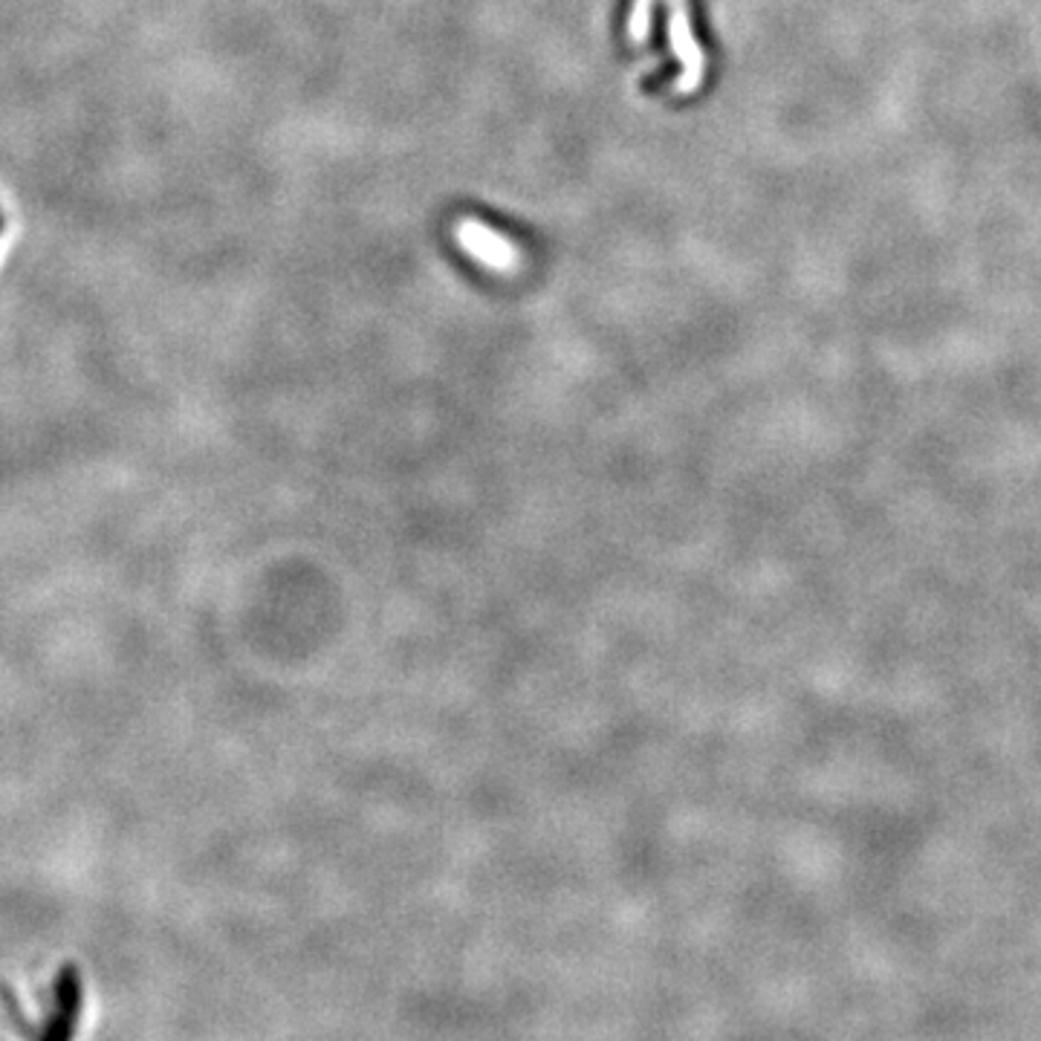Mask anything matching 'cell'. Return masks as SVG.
Instances as JSON below:
<instances>
[{"instance_id": "obj_1", "label": "cell", "mask_w": 1041, "mask_h": 1041, "mask_svg": "<svg viewBox=\"0 0 1041 1041\" xmlns=\"http://www.w3.org/2000/svg\"><path fill=\"white\" fill-rule=\"evenodd\" d=\"M84 1007V981L75 964L58 969L52 983V1009L44 1018V1027L35 1041H73Z\"/></svg>"}, {"instance_id": "obj_2", "label": "cell", "mask_w": 1041, "mask_h": 1041, "mask_svg": "<svg viewBox=\"0 0 1041 1041\" xmlns=\"http://www.w3.org/2000/svg\"><path fill=\"white\" fill-rule=\"evenodd\" d=\"M460 240L480 258V261H487V264H495V266L513 264V249L506 247V243H501L498 238H492V235L480 229V226H471V224L460 226Z\"/></svg>"}, {"instance_id": "obj_3", "label": "cell", "mask_w": 1041, "mask_h": 1041, "mask_svg": "<svg viewBox=\"0 0 1041 1041\" xmlns=\"http://www.w3.org/2000/svg\"><path fill=\"white\" fill-rule=\"evenodd\" d=\"M0 229H3V217H0Z\"/></svg>"}]
</instances>
